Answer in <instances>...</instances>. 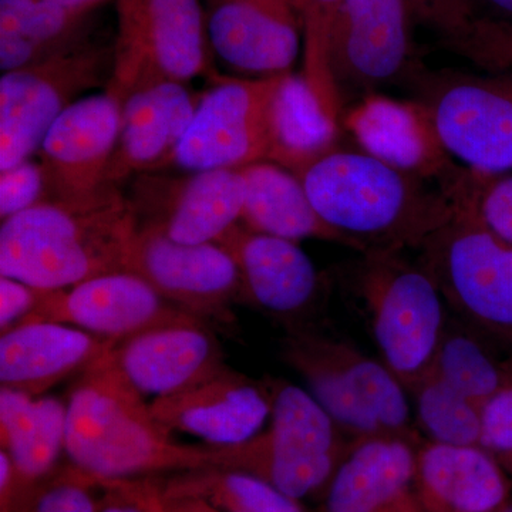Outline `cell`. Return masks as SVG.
Instances as JSON below:
<instances>
[{"label": "cell", "mask_w": 512, "mask_h": 512, "mask_svg": "<svg viewBox=\"0 0 512 512\" xmlns=\"http://www.w3.org/2000/svg\"><path fill=\"white\" fill-rule=\"evenodd\" d=\"M29 322L64 323L120 342L147 330L204 320L168 302L140 276L113 272L70 288L40 291L35 309L20 323Z\"/></svg>", "instance_id": "obj_14"}, {"label": "cell", "mask_w": 512, "mask_h": 512, "mask_svg": "<svg viewBox=\"0 0 512 512\" xmlns=\"http://www.w3.org/2000/svg\"><path fill=\"white\" fill-rule=\"evenodd\" d=\"M241 171L247 195L239 224L295 242L318 238L352 248L348 239L319 217L301 180L291 171L271 161H259Z\"/></svg>", "instance_id": "obj_27"}, {"label": "cell", "mask_w": 512, "mask_h": 512, "mask_svg": "<svg viewBox=\"0 0 512 512\" xmlns=\"http://www.w3.org/2000/svg\"><path fill=\"white\" fill-rule=\"evenodd\" d=\"M201 96L165 77L138 79L121 99L120 136L106 183L120 187L128 178L167 168Z\"/></svg>", "instance_id": "obj_17"}, {"label": "cell", "mask_w": 512, "mask_h": 512, "mask_svg": "<svg viewBox=\"0 0 512 512\" xmlns=\"http://www.w3.org/2000/svg\"><path fill=\"white\" fill-rule=\"evenodd\" d=\"M485 177L474 173V210L495 238L512 247V177L488 184L484 183Z\"/></svg>", "instance_id": "obj_38"}, {"label": "cell", "mask_w": 512, "mask_h": 512, "mask_svg": "<svg viewBox=\"0 0 512 512\" xmlns=\"http://www.w3.org/2000/svg\"><path fill=\"white\" fill-rule=\"evenodd\" d=\"M217 244L227 249L241 275V302L292 323L315 301L319 275L295 241L234 225Z\"/></svg>", "instance_id": "obj_21"}, {"label": "cell", "mask_w": 512, "mask_h": 512, "mask_svg": "<svg viewBox=\"0 0 512 512\" xmlns=\"http://www.w3.org/2000/svg\"><path fill=\"white\" fill-rule=\"evenodd\" d=\"M407 0H346L328 37V63L336 90L376 86L397 76L410 56Z\"/></svg>", "instance_id": "obj_16"}, {"label": "cell", "mask_w": 512, "mask_h": 512, "mask_svg": "<svg viewBox=\"0 0 512 512\" xmlns=\"http://www.w3.org/2000/svg\"><path fill=\"white\" fill-rule=\"evenodd\" d=\"M473 192L471 175L458 185L453 218L424 242L429 261L424 271L471 319L512 336V247L478 220Z\"/></svg>", "instance_id": "obj_6"}, {"label": "cell", "mask_w": 512, "mask_h": 512, "mask_svg": "<svg viewBox=\"0 0 512 512\" xmlns=\"http://www.w3.org/2000/svg\"><path fill=\"white\" fill-rule=\"evenodd\" d=\"M336 427L308 390L274 382L271 427L235 446H210L211 466L247 471L298 501L332 476Z\"/></svg>", "instance_id": "obj_5"}, {"label": "cell", "mask_w": 512, "mask_h": 512, "mask_svg": "<svg viewBox=\"0 0 512 512\" xmlns=\"http://www.w3.org/2000/svg\"><path fill=\"white\" fill-rule=\"evenodd\" d=\"M282 74L259 79L221 77L212 83L202 92L167 168L183 173L241 170L268 160L269 110Z\"/></svg>", "instance_id": "obj_10"}, {"label": "cell", "mask_w": 512, "mask_h": 512, "mask_svg": "<svg viewBox=\"0 0 512 512\" xmlns=\"http://www.w3.org/2000/svg\"><path fill=\"white\" fill-rule=\"evenodd\" d=\"M137 220L119 185L59 198L2 221L0 276L57 291L96 276L127 272Z\"/></svg>", "instance_id": "obj_1"}, {"label": "cell", "mask_w": 512, "mask_h": 512, "mask_svg": "<svg viewBox=\"0 0 512 512\" xmlns=\"http://www.w3.org/2000/svg\"><path fill=\"white\" fill-rule=\"evenodd\" d=\"M498 512H512V505H508V507H505L504 505V507Z\"/></svg>", "instance_id": "obj_45"}, {"label": "cell", "mask_w": 512, "mask_h": 512, "mask_svg": "<svg viewBox=\"0 0 512 512\" xmlns=\"http://www.w3.org/2000/svg\"><path fill=\"white\" fill-rule=\"evenodd\" d=\"M50 2L59 3V5L66 6V8L83 10V12H93L94 9L99 8L101 3L106 0H50Z\"/></svg>", "instance_id": "obj_44"}, {"label": "cell", "mask_w": 512, "mask_h": 512, "mask_svg": "<svg viewBox=\"0 0 512 512\" xmlns=\"http://www.w3.org/2000/svg\"><path fill=\"white\" fill-rule=\"evenodd\" d=\"M39 289L9 276H0V330L6 332L35 309Z\"/></svg>", "instance_id": "obj_41"}, {"label": "cell", "mask_w": 512, "mask_h": 512, "mask_svg": "<svg viewBox=\"0 0 512 512\" xmlns=\"http://www.w3.org/2000/svg\"><path fill=\"white\" fill-rule=\"evenodd\" d=\"M417 456L403 437H370L333 476L326 512H379L416 476Z\"/></svg>", "instance_id": "obj_26"}, {"label": "cell", "mask_w": 512, "mask_h": 512, "mask_svg": "<svg viewBox=\"0 0 512 512\" xmlns=\"http://www.w3.org/2000/svg\"><path fill=\"white\" fill-rule=\"evenodd\" d=\"M363 298L384 363L412 386L429 372L444 335L440 289L393 251L367 252Z\"/></svg>", "instance_id": "obj_8"}, {"label": "cell", "mask_w": 512, "mask_h": 512, "mask_svg": "<svg viewBox=\"0 0 512 512\" xmlns=\"http://www.w3.org/2000/svg\"><path fill=\"white\" fill-rule=\"evenodd\" d=\"M66 426L67 403L62 400L0 389V444L15 474L13 511L59 470Z\"/></svg>", "instance_id": "obj_24"}, {"label": "cell", "mask_w": 512, "mask_h": 512, "mask_svg": "<svg viewBox=\"0 0 512 512\" xmlns=\"http://www.w3.org/2000/svg\"><path fill=\"white\" fill-rule=\"evenodd\" d=\"M211 50L239 72H291L301 52L302 23L291 0H205Z\"/></svg>", "instance_id": "obj_19"}, {"label": "cell", "mask_w": 512, "mask_h": 512, "mask_svg": "<svg viewBox=\"0 0 512 512\" xmlns=\"http://www.w3.org/2000/svg\"><path fill=\"white\" fill-rule=\"evenodd\" d=\"M92 13L50 0H0V69H23L83 45Z\"/></svg>", "instance_id": "obj_28"}, {"label": "cell", "mask_w": 512, "mask_h": 512, "mask_svg": "<svg viewBox=\"0 0 512 512\" xmlns=\"http://www.w3.org/2000/svg\"><path fill=\"white\" fill-rule=\"evenodd\" d=\"M295 175L319 217L359 251L424 245L456 212L457 183L434 194L363 150L332 148Z\"/></svg>", "instance_id": "obj_2"}, {"label": "cell", "mask_w": 512, "mask_h": 512, "mask_svg": "<svg viewBox=\"0 0 512 512\" xmlns=\"http://www.w3.org/2000/svg\"><path fill=\"white\" fill-rule=\"evenodd\" d=\"M417 417L434 443L481 447V409L433 372L412 384Z\"/></svg>", "instance_id": "obj_31"}, {"label": "cell", "mask_w": 512, "mask_h": 512, "mask_svg": "<svg viewBox=\"0 0 512 512\" xmlns=\"http://www.w3.org/2000/svg\"><path fill=\"white\" fill-rule=\"evenodd\" d=\"M64 453L93 478L148 477L211 466L210 447L175 443L146 403L104 359L93 363L67 400Z\"/></svg>", "instance_id": "obj_3"}, {"label": "cell", "mask_w": 512, "mask_h": 512, "mask_svg": "<svg viewBox=\"0 0 512 512\" xmlns=\"http://www.w3.org/2000/svg\"><path fill=\"white\" fill-rule=\"evenodd\" d=\"M120 127L121 100L109 89L80 97L60 114L37 151L53 200L90 194L106 184Z\"/></svg>", "instance_id": "obj_18"}, {"label": "cell", "mask_w": 512, "mask_h": 512, "mask_svg": "<svg viewBox=\"0 0 512 512\" xmlns=\"http://www.w3.org/2000/svg\"><path fill=\"white\" fill-rule=\"evenodd\" d=\"M114 47L87 40L0 79V171L37 154L52 124L80 94L109 86Z\"/></svg>", "instance_id": "obj_7"}, {"label": "cell", "mask_w": 512, "mask_h": 512, "mask_svg": "<svg viewBox=\"0 0 512 512\" xmlns=\"http://www.w3.org/2000/svg\"><path fill=\"white\" fill-rule=\"evenodd\" d=\"M302 23L303 76L330 117L339 121V94L330 76L328 37L336 12L346 0H291Z\"/></svg>", "instance_id": "obj_33"}, {"label": "cell", "mask_w": 512, "mask_h": 512, "mask_svg": "<svg viewBox=\"0 0 512 512\" xmlns=\"http://www.w3.org/2000/svg\"><path fill=\"white\" fill-rule=\"evenodd\" d=\"M52 187L43 164L39 161H23L15 167L0 171V220L52 201Z\"/></svg>", "instance_id": "obj_36"}, {"label": "cell", "mask_w": 512, "mask_h": 512, "mask_svg": "<svg viewBox=\"0 0 512 512\" xmlns=\"http://www.w3.org/2000/svg\"><path fill=\"white\" fill-rule=\"evenodd\" d=\"M416 476L440 512H498L507 500L503 470L480 446L430 444L417 456Z\"/></svg>", "instance_id": "obj_25"}, {"label": "cell", "mask_w": 512, "mask_h": 512, "mask_svg": "<svg viewBox=\"0 0 512 512\" xmlns=\"http://www.w3.org/2000/svg\"><path fill=\"white\" fill-rule=\"evenodd\" d=\"M450 156L473 173L512 170V77L451 73L433 80L421 101Z\"/></svg>", "instance_id": "obj_11"}, {"label": "cell", "mask_w": 512, "mask_h": 512, "mask_svg": "<svg viewBox=\"0 0 512 512\" xmlns=\"http://www.w3.org/2000/svg\"><path fill=\"white\" fill-rule=\"evenodd\" d=\"M444 43L485 72L512 77V23L474 19Z\"/></svg>", "instance_id": "obj_35"}, {"label": "cell", "mask_w": 512, "mask_h": 512, "mask_svg": "<svg viewBox=\"0 0 512 512\" xmlns=\"http://www.w3.org/2000/svg\"><path fill=\"white\" fill-rule=\"evenodd\" d=\"M430 372L481 409L501 386L504 366H498L470 336L444 333Z\"/></svg>", "instance_id": "obj_32"}, {"label": "cell", "mask_w": 512, "mask_h": 512, "mask_svg": "<svg viewBox=\"0 0 512 512\" xmlns=\"http://www.w3.org/2000/svg\"><path fill=\"white\" fill-rule=\"evenodd\" d=\"M104 359L141 396H171L227 366L208 323L163 326L114 343Z\"/></svg>", "instance_id": "obj_20"}, {"label": "cell", "mask_w": 512, "mask_h": 512, "mask_svg": "<svg viewBox=\"0 0 512 512\" xmlns=\"http://www.w3.org/2000/svg\"><path fill=\"white\" fill-rule=\"evenodd\" d=\"M167 497H195L221 512H303L298 501L262 478L237 468L183 471L161 483Z\"/></svg>", "instance_id": "obj_30"}, {"label": "cell", "mask_w": 512, "mask_h": 512, "mask_svg": "<svg viewBox=\"0 0 512 512\" xmlns=\"http://www.w3.org/2000/svg\"><path fill=\"white\" fill-rule=\"evenodd\" d=\"M343 123L363 151L403 173L421 180L440 178L448 185L463 177L453 171L423 103L373 94L353 107Z\"/></svg>", "instance_id": "obj_22"}, {"label": "cell", "mask_w": 512, "mask_h": 512, "mask_svg": "<svg viewBox=\"0 0 512 512\" xmlns=\"http://www.w3.org/2000/svg\"><path fill=\"white\" fill-rule=\"evenodd\" d=\"M99 485L97 512H165L161 483L153 478H94Z\"/></svg>", "instance_id": "obj_37"}, {"label": "cell", "mask_w": 512, "mask_h": 512, "mask_svg": "<svg viewBox=\"0 0 512 512\" xmlns=\"http://www.w3.org/2000/svg\"><path fill=\"white\" fill-rule=\"evenodd\" d=\"M120 32L109 89L123 94L141 77L188 83L220 80L211 62L201 0H119Z\"/></svg>", "instance_id": "obj_9"}, {"label": "cell", "mask_w": 512, "mask_h": 512, "mask_svg": "<svg viewBox=\"0 0 512 512\" xmlns=\"http://www.w3.org/2000/svg\"><path fill=\"white\" fill-rule=\"evenodd\" d=\"M114 343L64 323H20L0 338V386L42 396L73 373L86 372Z\"/></svg>", "instance_id": "obj_23"}, {"label": "cell", "mask_w": 512, "mask_h": 512, "mask_svg": "<svg viewBox=\"0 0 512 512\" xmlns=\"http://www.w3.org/2000/svg\"><path fill=\"white\" fill-rule=\"evenodd\" d=\"M481 447L512 460V365L497 392L481 407Z\"/></svg>", "instance_id": "obj_39"}, {"label": "cell", "mask_w": 512, "mask_h": 512, "mask_svg": "<svg viewBox=\"0 0 512 512\" xmlns=\"http://www.w3.org/2000/svg\"><path fill=\"white\" fill-rule=\"evenodd\" d=\"M247 183L241 170L157 173L133 177L128 202L138 227L183 244L217 242L239 224Z\"/></svg>", "instance_id": "obj_13"}, {"label": "cell", "mask_w": 512, "mask_h": 512, "mask_svg": "<svg viewBox=\"0 0 512 512\" xmlns=\"http://www.w3.org/2000/svg\"><path fill=\"white\" fill-rule=\"evenodd\" d=\"M163 500L165 512H221L200 498L167 497L163 494Z\"/></svg>", "instance_id": "obj_43"}, {"label": "cell", "mask_w": 512, "mask_h": 512, "mask_svg": "<svg viewBox=\"0 0 512 512\" xmlns=\"http://www.w3.org/2000/svg\"><path fill=\"white\" fill-rule=\"evenodd\" d=\"M474 19L512 23V0H468Z\"/></svg>", "instance_id": "obj_42"}, {"label": "cell", "mask_w": 512, "mask_h": 512, "mask_svg": "<svg viewBox=\"0 0 512 512\" xmlns=\"http://www.w3.org/2000/svg\"><path fill=\"white\" fill-rule=\"evenodd\" d=\"M127 272L208 325L234 323L231 305L241 302V275L234 258L217 242L183 244L156 229L137 227Z\"/></svg>", "instance_id": "obj_12"}, {"label": "cell", "mask_w": 512, "mask_h": 512, "mask_svg": "<svg viewBox=\"0 0 512 512\" xmlns=\"http://www.w3.org/2000/svg\"><path fill=\"white\" fill-rule=\"evenodd\" d=\"M165 511V510H164Z\"/></svg>", "instance_id": "obj_46"}, {"label": "cell", "mask_w": 512, "mask_h": 512, "mask_svg": "<svg viewBox=\"0 0 512 512\" xmlns=\"http://www.w3.org/2000/svg\"><path fill=\"white\" fill-rule=\"evenodd\" d=\"M282 359L301 375L336 426L370 437H402L410 407L403 383L386 365L360 355L346 343L293 330L282 345Z\"/></svg>", "instance_id": "obj_4"}, {"label": "cell", "mask_w": 512, "mask_h": 512, "mask_svg": "<svg viewBox=\"0 0 512 512\" xmlns=\"http://www.w3.org/2000/svg\"><path fill=\"white\" fill-rule=\"evenodd\" d=\"M272 402L274 383L224 366L184 392L154 399L150 410L168 433L181 431L224 447L255 437L271 416Z\"/></svg>", "instance_id": "obj_15"}, {"label": "cell", "mask_w": 512, "mask_h": 512, "mask_svg": "<svg viewBox=\"0 0 512 512\" xmlns=\"http://www.w3.org/2000/svg\"><path fill=\"white\" fill-rule=\"evenodd\" d=\"M338 120L330 117L303 74L286 72L269 110L271 163L291 173L336 147Z\"/></svg>", "instance_id": "obj_29"}, {"label": "cell", "mask_w": 512, "mask_h": 512, "mask_svg": "<svg viewBox=\"0 0 512 512\" xmlns=\"http://www.w3.org/2000/svg\"><path fill=\"white\" fill-rule=\"evenodd\" d=\"M99 485L73 466L60 468L13 512H97Z\"/></svg>", "instance_id": "obj_34"}, {"label": "cell", "mask_w": 512, "mask_h": 512, "mask_svg": "<svg viewBox=\"0 0 512 512\" xmlns=\"http://www.w3.org/2000/svg\"><path fill=\"white\" fill-rule=\"evenodd\" d=\"M414 18L439 32L443 40L456 36L473 22L468 0H407Z\"/></svg>", "instance_id": "obj_40"}]
</instances>
